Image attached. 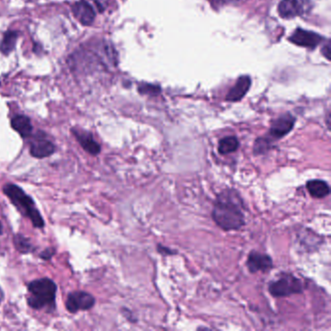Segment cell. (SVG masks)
Wrapping results in <instances>:
<instances>
[{"label":"cell","instance_id":"d4e9b609","mask_svg":"<svg viewBox=\"0 0 331 331\" xmlns=\"http://www.w3.org/2000/svg\"><path fill=\"white\" fill-rule=\"evenodd\" d=\"M0 234H2V223L0 222Z\"/></svg>","mask_w":331,"mask_h":331},{"label":"cell","instance_id":"3957f363","mask_svg":"<svg viewBox=\"0 0 331 331\" xmlns=\"http://www.w3.org/2000/svg\"><path fill=\"white\" fill-rule=\"evenodd\" d=\"M29 296L27 298L28 305L35 310L45 307H55L56 295V285L54 281L48 278H42L29 283Z\"/></svg>","mask_w":331,"mask_h":331},{"label":"cell","instance_id":"7402d4cb","mask_svg":"<svg viewBox=\"0 0 331 331\" xmlns=\"http://www.w3.org/2000/svg\"><path fill=\"white\" fill-rule=\"evenodd\" d=\"M55 255V250L54 249H47L41 254V257L43 259H50L53 256Z\"/></svg>","mask_w":331,"mask_h":331},{"label":"cell","instance_id":"603a6c76","mask_svg":"<svg viewBox=\"0 0 331 331\" xmlns=\"http://www.w3.org/2000/svg\"><path fill=\"white\" fill-rule=\"evenodd\" d=\"M158 251H159L161 254H163V253L165 252V253H166L165 255H174V254H175L174 251H171V250L168 249V248H165V247L162 246V245H159V246H158Z\"/></svg>","mask_w":331,"mask_h":331},{"label":"cell","instance_id":"ffe728a7","mask_svg":"<svg viewBox=\"0 0 331 331\" xmlns=\"http://www.w3.org/2000/svg\"><path fill=\"white\" fill-rule=\"evenodd\" d=\"M139 92L142 94H150V95H157L161 92V89L158 86H152V85H142L139 87Z\"/></svg>","mask_w":331,"mask_h":331},{"label":"cell","instance_id":"d6986e66","mask_svg":"<svg viewBox=\"0 0 331 331\" xmlns=\"http://www.w3.org/2000/svg\"><path fill=\"white\" fill-rule=\"evenodd\" d=\"M271 149V140L269 138H258L257 139L254 146V153L256 155L265 154Z\"/></svg>","mask_w":331,"mask_h":331},{"label":"cell","instance_id":"52a82bcc","mask_svg":"<svg viewBox=\"0 0 331 331\" xmlns=\"http://www.w3.org/2000/svg\"><path fill=\"white\" fill-rule=\"evenodd\" d=\"M295 124V118L290 114H285L280 116L277 120H275L269 130V139L270 140H279L286 135H288L294 129Z\"/></svg>","mask_w":331,"mask_h":331},{"label":"cell","instance_id":"9c48e42d","mask_svg":"<svg viewBox=\"0 0 331 331\" xmlns=\"http://www.w3.org/2000/svg\"><path fill=\"white\" fill-rule=\"evenodd\" d=\"M247 267L252 273L268 272L273 267V260L270 256L254 251L248 257Z\"/></svg>","mask_w":331,"mask_h":331},{"label":"cell","instance_id":"e0dca14e","mask_svg":"<svg viewBox=\"0 0 331 331\" xmlns=\"http://www.w3.org/2000/svg\"><path fill=\"white\" fill-rule=\"evenodd\" d=\"M18 37V31H13V30L7 31L4 34L3 39L0 43V52L3 55H9L15 49Z\"/></svg>","mask_w":331,"mask_h":331},{"label":"cell","instance_id":"4fadbf2b","mask_svg":"<svg viewBox=\"0 0 331 331\" xmlns=\"http://www.w3.org/2000/svg\"><path fill=\"white\" fill-rule=\"evenodd\" d=\"M55 151V146L49 140L37 139L30 146V155L36 159H44L52 156Z\"/></svg>","mask_w":331,"mask_h":331},{"label":"cell","instance_id":"cb8c5ba5","mask_svg":"<svg viewBox=\"0 0 331 331\" xmlns=\"http://www.w3.org/2000/svg\"><path fill=\"white\" fill-rule=\"evenodd\" d=\"M3 297H4V294H3V292H2V290L0 289V302L3 300Z\"/></svg>","mask_w":331,"mask_h":331},{"label":"cell","instance_id":"5b68a950","mask_svg":"<svg viewBox=\"0 0 331 331\" xmlns=\"http://www.w3.org/2000/svg\"><path fill=\"white\" fill-rule=\"evenodd\" d=\"M95 304L94 297L86 292L71 293L66 300V309L68 312L74 314L78 311H87Z\"/></svg>","mask_w":331,"mask_h":331},{"label":"cell","instance_id":"44dd1931","mask_svg":"<svg viewBox=\"0 0 331 331\" xmlns=\"http://www.w3.org/2000/svg\"><path fill=\"white\" fill-rule=\"evenodd\" d=\"M331 41H328L327 44L324 45V47H323V49H322V54H323L329 60L331 59Z\"/></svg>","mask_w":331,"mask_h":331},{"label":"cell","instance_id":"6da1fadb","mask_svg":"<svg viewBox=\"0 0 331 331\" xmlns=\"http://www.w3.org/2000/svg\"><path fill=\"white\" fill-rule=\"evenodd\" d=\"M212 218L222 230H238L245 224L243 202L234 190L221 192L214 204Z\"/></svg>","mask_w":331,"mask_h":331},{"label":"cell","instance_id":"30bf717a","mask_svg":"<svg viewBox=\"0 0 331 331\" xmlns=\"http://www.w3.org/2000/svg\"><path fill=\"white\" fill-rule=\"evenodd\" d=\"M72 11L76 18L83 25H90L94 20L95 12L93 10V7L85 0H82V1H79L73 4Z\"/></svg>","mask_w":331,"mask_h":331},{"label":"cell","instance_id":"9a60e30c","mask_svg":"<svg viewBox=\"0 0 331 331\" xmlns=\"http://www.w3.org/2000/svg\"><path fill=\"white\" fill-rule=\"evenodd\" d=\"M12 128L23 138L29 137L32 133V125L30 120L25 116H17L11 122Z\"/></svg>","mask_w":331,"mask_h":331},{"label":"cell","instance_id":"5bb4252c","mask_svg":"<svg viewBox=\"0 0 331 331\" xmlns=\"http://www.w3.org/2000/svg\"><path fill=\"white\" fill-rule=\"evenodd\" d=\"M306 187L309 193L314 198H318V199L325 198L331 193V187L329 184L326 181L319 180V179L308 181L306 184Z\"/></svg>","mask_w":331,"mask_h":331},{"label":"cell","instance_id":"ba28073f","mask_svg":"<svg viewBox=\"0 0 331 331\" xmlns=\"http://www.w3.org/2000/svg\"><path fill=\"white\" fill-rule=\"evenodd\" d=\"M289 40L300 47L314 49L316 48L324 39L321 35L314 31H308L305 29L297 28L293 35L289 38Z\"/></svg>","mask_w":331,"mask_h":331},{"label":"cell","instance_id":"7c38bea8","mask_svg":"<svg viewBox=\"0 0 331 331\" xmlns=\"http://www.w3.org/2000/svg\"><path fill=\"white\" fill-rule=\"evenodd\" d=\"M72 131L76 139L78 140V142L80 143V145L86 152H88L89 154L92 156H97L100 153L101 147L92 138V134H90L89 132H82L80 130H74V129Z\"/></svg>","mask_w":331,"mask_h":331},{"label":"cell","instance_id":"7a4b0ae2","mask_svg":"<svg viewBox=\"0 0 331 331\" xmlns=\"http://www.w3.org/2000/svg\"><path fill=\"white\" fill-rule=\"evenodd\" d=\"M3 191L10 198L17 209L32 221V224L35 227H44V220L41 217L40 212L37 210L33 199L28 196L19 186L13 184H7L3 186Z\"/></svg>","mask_w":331,"mask_h":331},{"label":"cell","instance_id":"8992f818","mask_svg":"<svg viewBox=\"0 0 331 331\" xmlns=\"http://www.w3.org/2000/svg\"><path fill=\"white\" fill-rule=\"evenodd\" d=\"M309 0H282L278 11L282 18H291L302 16L310 9Z\"/></svg>","mask_w":331,"mask_h":331},{"label":"cell","instance_id":"2e32d148","mask_svg":"<svg viewBox=\"0 0 331 331\" xmlns=\"http://www.w3.org/2000/svg\"><path fill=\"white\" fill-rule=\"evenodd\" d=\"M239 148V140L235 136H225L219 142L218 151L221 155H228L234 153Z\"/></svg>","mask_w":331,"mask_h":331},{"label":"cell","instance_id":"ac0fdd59","mask_svg":"<svg viewBox=\"0 0 331 331\" xmlns=\"http://www.w3.org/2000/svg\"><path fill=\"white\" fill-rule=\"evenodd\" d=\"M14 244L16 249L21 254H26L33 250V245L30 243L29 239L21 234H17L14 236Z\"/></svg>","mask_w":331,"mask_h":331},{"label":"cell","instance_id":"8fae6325","mask_svg":"<svg viewBox=\"0 0 331 331\" xmlns=\"http://www.w3.org/2000/svg\"><path fill=\"white\" fill-rule=\"evenodd\" d=\"M252 81L249 76H241L233 88L228 92L226 95V100L235 102L241 100L249 92Z\"/></svg>","mask_w":331,"mask_h":331},{"label":"cell","instance_id":"277c9868","mask_svg":"<svg viewBox=\"0 0 331 331\" xmlns=\"http://www.w3.org/2000/svg\"><path fill=\"white\" fill-rule=\"evenodd\" d=\"M305 286L300 279L293 274H284L279 280L272 282L268 291L274 297H287L293 294H301Z\"/></svg>","mask_w":331,"mask_h":331}]
</instances>
